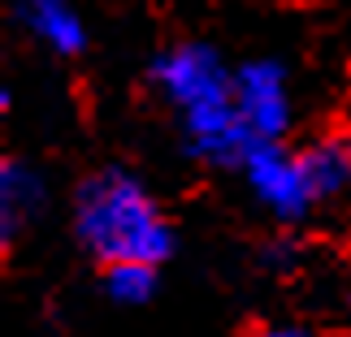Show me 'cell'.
<instances>
[{
    "label": "cell",
    "mask_w": 351,
    "mask_h": 337,
    "mask_svg": "<svg viewBox=\"0 0 351 337\" xmlns=\"http://www.w3.org/2000/svg\"><path fill=\"white\" fill-rule=\"evenodd\" d=\"M152 87L173 109L186 152L204 165L239 169L252 152V134L239 117L234 74L226 70L217 48L208 44H173L152 61Z\"/></svg>",
    "instance_id": "6da1fadb"
},
{
    "label": "cell",
    "mask_w": 351,
    "mask_h": 337,
    "mask_svg": "<svg viewBox=\"0 0 351 337\" xmlns=\"http://www.w3.org/2000/svg\"><path fill=\"white\" fill-rule=\"evenodd\" d=\"M74 234L109 264H160L173 251V225L130 169H96L74 191Z\"/></svg>",
    "instance_id": "7a4b0ae2"
},
{
    "label": "cell",
    "mask_w": 351,
    "mask_h": 337,
    "mask_svg": "<svg viewBox=\"0 0 351 337\" xmlns=\"http://www.w3.org/2000/svg\"><path fill=\"white\" fill-rule=\"evenodd\" d=\"M239 173L247 182V191L256 195V204L274 212L278 221H300L321 204L304 152H291L282 143H252Z\"/></svg>",
    "instance_id": "3957f363"
},
{
    "label": "cell",
    "mask_w": 351,
    "mask_h": 337,
    "mask_svg": "<svg viewBox=\"0 0 351 337\" xmlns=\"http://www.w3.org/2000/svg\"><path fill=\"white\" fill-rule=\"evenodd\" d=\"M234 100H239V117L247 126L252 143H282V134L291 130L295 104H291V78L274 57H256L239 65Z\"/></svg>",
    "instance_id": "277c9868"
},
{
    "label": "cell",
    "mask_w": 351,
    "mask_h": 337,
    "mask_svg": "<svg viewBox=\"0 0 351 337\" xmlns=\"http://www.w3.org/2000/svg\"><path fill=\"white\" fill-rule=\"evenodd\" d=\"M48 208V182L22 160L0 165V242L13 247L22 229H31Z\"/></svg>",
    "instance_id": "5b68a950"
},
{
    "label": "cell",
    "mask_w": 351,
    "mask_h": 337,
    "mask_svg": "<svg viewBox=\"0 0 351 337\" xmlns=\"http://www.w3.org/2000/svg\"><path fill=\"white\" fill-rule=\"evenodd\" d=\"M18 18L57 57H78L87 48V22L74 0H18Z\"/></svg>",
    "instance_id": "8992f818"
},
{
    "label": "cell",
    "mask_w": 351,
    "mask_h": 337,
    "mask_svg": "<svg viewBox=\"0 0 351 337\" xmlns=\"http://www.w3.org/2000/svg\"><path fill=\"white\" fill-rule=\"evenodd\" d=\"M304 160H308V173H313V182H317L321 204L351 191V134H326V139L308 143Z\"/></svg>",
    "instance_id": "52a82bcc"
},
{
    "label": "cell",
    "mask_w": 351,
    "mask_h": 337,
    "mask_svg": "<svg viewBox=\"0 0 351 337\" xmlns=\"http://www.w3.org/2000/svg\"><path fill=\"white\" fill-rule=\"evenodd\" d=\"M104 290L113 303H147L156 290V264H109Z\"/></svg>",
    "instance_id": "ba28073f"
},
{
    "label": "cell",
    "mask_w": 351,
    "mask_h": 337,
    "mask_svg": "<svg viewBox=\"0 0 351 337\" xmlns=\"http://www.w3.org/2000/svg\"><path fill=\"white\" fill-rule=\"evenodd\" d=\"M291 260H295L291 242H274V247H265V264L269 268H291Z\"/></svg>",
    "instance_id": "9c48e42d"
},
{
    "label": "cell",
    "mask_w": 351,
    "mask_h": 337,
    "mask_svg": "<svg viewBox=\"0 0 351 337\" xmlns=\"http://www.w3.org/2000/svg\"><path fill=\"white\" fill-rule=\"evenodd\" d=\"M252 337H313L304 325H261Z\"/></svg>",
    "instance_id": "30bf717a"
}]
</instances>
